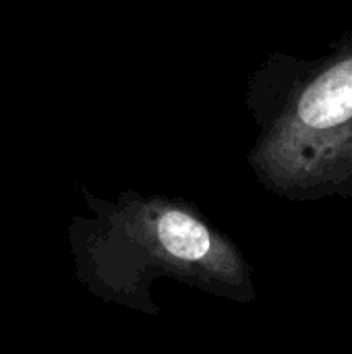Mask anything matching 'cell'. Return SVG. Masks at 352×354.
I'll return each mask as SVG.
<instances>
[{
  "label": "cell",
  "mask_w": 352,
  "mask_h": 354,
  "mask_svg": "<svg viewBox=\"0 0 352 354\" xmlns=\"http://www.w3.org/2000/svg\"><path fill=\"white\" fill-rule=\"evenodd\" d=\"M249 106L259 122L249 166L268 191L293 201L352 197V44L286 89L257 73Z\"/></svg>",
  "instance_id": "obj_2"
},
{
  "label": "cell",
  "mask_w": 352,
  "mask_h": 354,
  "mask_svg": "<svg viewBox=\"0 0 352 354\" xmlns=\"http://www.w3.org/2000/svg\"><path fill=\"white\" fill-rule=\"evenodd\" d=\"M89 216L68 224L79 284L102 303L158 317L160 278L241 305L257 301L253 268L237 243L191 201L133 189L104 199L81 187Z\"/></svg>",
  "instance_id": "obj_1"
}]
</instances>
